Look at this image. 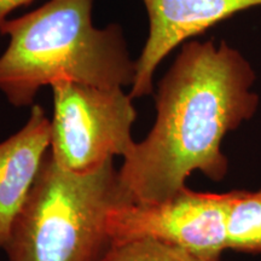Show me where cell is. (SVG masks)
Instances as JSON below:
<instances>
[{
	"mask_svg": "<svg viewBox=\"0 0 261 261\" xmlns=\"http://www.w3.org/2000/svg\"><path fill=\"white\" fill-rule=\"evenodd\" d=\"M129 202L109 160L85 173L61 168L48 152L3 248L8 261H99L112 247L108 217Z\"/></svg>",
	"mask_w": 261,
	"mask_h": 261,
	"instance_id": "3",
	"label": "cell"
},
{
	"mask_svg": "<svg viewBox=\"0 0 261 261\" xmlns=\"http://www.w3.org/2000/svg\"><path fill=\"white\" fill-rule=\"evenodd\" d=\"M94 0H48L15 19L2 34L9 45L0 56V92L16 108L34 104L39 91L57 81L97 87L132 86L136 61L121 25L96 27Z\"/></svg>",
	"mask_w": 261,
	"mask_h": 261,
	"instance_id": "2",
	"label": "cell"
},
{
	"mask_svg": "<svg viewBox=\"0 0 261 261\" xmlns=\"http://www.w3.org/2000/svg\"><path fill=\"white\" fill-rule=\"evenodd\" d=\"M51 130L45 110L33 104L23 127L0 143V249L50 152Z\"/></svg>",
	"mask_w": 261,
	"mask_h": 261,
	"instance_id": "7",
	"label": "cell"
},
{
	"mask_svg": "<svg viewBox=\"0 0 261 261\" xmlns=\"http://www.w3.org/2000/svg\"><path fill=\"white\" fill-rule=\"evenodd\" d=\"M34 0H0V31L8 21L9 15L19 6L31 4Z\"/></svg>",
	"mask_w": 261,
	"mask_h": 261,
	"instance_id": "10",
	"label": "cell"
},
{
	"mask_svg": "<svg viewBox=\"0 0 261 261\" xmlns=\"http://www.w3.org/2000/svg\"><path fill=\"white\" fill-rule=\"evenodd\" d=\"M99 261H224L205 259L181 248L169 246L152 240H138L114 244Z\"/></svg>",
	"mask_w": 261,
	"mask_h": 261,
	"instance_id": "9",
	"label": "cell"
},
{
	"mask_svg": "<svg viewBox=\"0 0 261 261\" xmlns=\"http://www.w3.org/2000/svg\"><path fill=\"white\" fill-rule=\"evenodd\" d=\"M255 80L250 62L225 40L185 42L159 83L154 126L119 169L127 200H167L195 172L223 180L228 172L223 140L256 113Z\"/></svg>",
	"mask_w": 261,
	"mask_h": 261,
	"instance_id": "1",
	"label": "cell"
},
{
	"mask_svg": "<svg viewBox=\"0 0 261 261\" xmlns=\"http://www.w3.org/2000/svg\"><path fill=\"white\" fill-rule=\"evenodd\" d=\"M54 116L50 155L61 168L85 173L135 145L133 98L121 87H97L73 81L51 85Z\"/></svg>",
	"mask_w": 261,
	"mask_h": 261,
	"instance_id": "4",
	"label": "cell"
},
{
	"mask_svg": "<svg viewBox=\"0 0 261 261\" xmlns=\"http://www.w3.org/2000/svg\"><path fill=\"white\" fill-rule=\"evenodd\" d=\"M226 248L237 253L261 254V189L232 190L226 219Z\"/></svg>",
	"mask_w": 261,
	"mask_h": 261,
	"instance_id": "8",
	"label": "cell"
},
{
	"mask_svg": "<svg viewBox=\"0 0 261 261\" xmlns=\"http://www.w3.org/2000/svg\"><path fill=\"white\" fill-rule=\"evenodd\" d=\"M232 191L200 192L188 187L155 203L126 202L110 211L112 246L152 240L205 259H220L226 248V219Z\"/></svg>",
	"mask_w": 261,
	"mask_h": 261,
	"instance_id": "5",
	"label": "cell"
},
{
	"mask_svg": "<svg viewBox=\"0 0 261 261\" xmlns=\"http://www.w3.org/2000/svg\"><path fill=\"white\" fill-rule=\"evenodd\" d=\"M148 12L149 34L136 61V77L129 96L154 92L160 63L179 45L244 10L261 6V0H142Z\"/></svg>",
	"mask_w": 261,
	"mask_h": 261,
	"instance_id": "6",
	"label": "cell"
}]
</instances>
